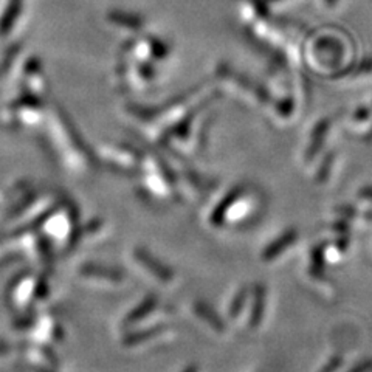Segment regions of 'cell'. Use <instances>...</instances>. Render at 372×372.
Here are the masks:
<instances>
[{
	"label": "cell",
	"mask_w": 372,
	"mask_h": 372,
	"mask_svg": "<svg viewBox=\"0 0 372 372\" xmlns=\"http://www.w3.org/2000/svg\"><path fill=\"white\" fill-rule=\"evenodd\" d=\"M121 53L132 59H137L140 62L157 65L166 62L171 56V47L168 42L155 35H140L129 38L126 42Z\"/></svg>",
	"instance_id": "cell-1"
},
{
	"label": "cell",
	"mask_w": 372,
	"mask_h": 372,
	"mask_svg": "<svg viewBox=\"0 0 372 372\" xmlns=\"http://www.w3.org/2000/svg\"><path fill=\"white\" fill-rule=\"evenodd\" d=\"M106 23L109 27L120 31L121 35L132 38L143 33L146 27V19L140 14H133L131 11H109L106 16Z\"/></svg>",
	"instance_id": "cell-2"
},
{
	"label": "cell",
	"mask_w": 372,
	"mask_h": 372,
	"mask_svg": "<svg viewBox=\"0 0 372 372\" xmlns=\"http://www.w3.org/2000/svg\"><path fill=\"white\" fill-rule=\"evenodd\" d=\"M22 6L23 0H10L8 2L2 19H0V35H8L14 28L16 22L22 14Z\"/></svg>",
	"instance_id": "cell-3"
}]
</instances>
